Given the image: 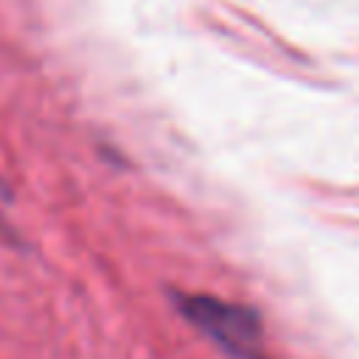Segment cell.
Masks as SVG:
<instances>
[{
    "label": "cell",
    "instance_id": "obj_1",
    "mask_svg": "<svg viewBox=\"0 0 359 359\" xmlns=\"http://www.w3.org/2000/svg\"><path fill=\"white\" fill-rule=\"evenodd\" d=\"M182 311L185 317L210 334L222 348L236 353L238 359H261L258 345H261V320L252 309L236 306L219 297L196 294V297H182Z\"/></svg>",
    "mask_w": 359,
    "mask_h": 359
}]
</instances>
